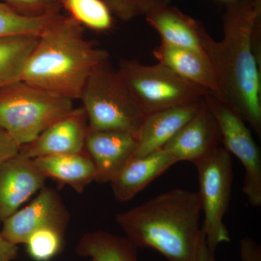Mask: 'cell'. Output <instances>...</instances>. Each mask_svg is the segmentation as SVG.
<instances>
[{"label":"cell","instance_id":"obj_1","mask_svg":"<svg viewBox=\"0 0 261 261\" xmlns=\"http://www.w3.org/2000/svg\"><path fill=\"white\" fill-rule=\"evenodd\" d=\"M223 35L216 41L207 31L202 47L217 80L220 99L261 135V0L228 2Z\"/></svg>","mask_w":261,"mask_h":261},{"label":"cell","instance_id":"obj_2","mask_svg":"<svg viewBox=\"0 0 261 261\" xmlns=\"http://www.w3.org/2000/svg\"><path fill=\"white\" fill-rule=\"evenodd\" d=\"M197 192L175 188L116 216L137 248H150L168 261H197L202 238Z\"/></svg>","mask_w":261,"mask_h":261},{"label":"cell","instance_id":"obj_3","mask_svg":"<svg viewBox=\"0 0 261 261\" xmlns=\"http://www.w3.org/2000/svg\"><path fill=\"white\" fill-rule=\"evenodd\" d=\"M110 55L84 36V27L61 15L39 36L22 80L71 100L80 99L89 75Z\"/></svg>","mask_w":261,"mask_h":261},{"label":"cell","instance_id":"obj_4","mask_svg":"<svg viewBox=\"0 0 261 261\" xmlns=\"http://www.w3.org/2000/svg\"><path fill=\"white\" fill-rule=\"evenodd\" d=\"M80 99L92 129L118 130L136 137L147 116L108 61L92 72Z\"/></svg>","mask_w":261,"mask_h":261},{"label":"cell","instance_id":"obj_5","mask_svg":"<svg viewBox=\"0 0 261 261\" xmlns=\"http://www.w3.org/2000/svg\"><path fill=\"white\" fill-rule=\"evenodd\" d=\"M73 108L71 99L23 80L0 89V127L20 147Z\"/></svg>","mask_w":261,"mask_h":261},{"label":"cell","instance_id":"obj_6","mask_svg":"<svg viewBox=\"0 0 261 261\" xmlns=\"http://www.w3.org/2000/svg\"><path fill=\"white\" fill-rule=\"evenodd\" d=\"M117 70L146 115L197 102L209 93L159 63L122 59Z\"/></svg>","mask_w":261,"mask_h":261},{"label":"cell","instance_id":"obj_7","mask_svg":"<svg viewBox=\"0 0 261 261\" xmlns=\"http://www.w3.org/2000/svg\"><path fill=\"white\" fill-rule=\"evenodd\" d=\"M195 166L200 185L197 193L204 213L202 230L207 247L216 252L220 244L231 241L224 219L232 188V158L224 147L219 146Z\"/></svg>","mask_w":261,"mask_h":261},{"label":"cell","instance_id":"obj_8","mask_svg":"<svg viewBox=\"0 0 261 261\" xmlns=\"http://www.w3.org/2000/svg\"><path fill=\"white\" fill-rule=\"evenodd\" d=\"M214 115L224 148L236 156L245 168L243 192L252 207L261 206L260 151L247 123L223 99L206 94L203 97Z\"/></svg>","mask_w":261,"mask_h":261},{"label":"cell","instance_id":"obj_9","mask_svg":"<svg viewBox=\"0 0 261 261\" xmlns=\"http://www.w3.org/2000/svg\"><path fill=\"white\" fill-rule=\"evenodd\" d=\"M69 219L70 215L58 192L44 187L28 205L2 223L0 233L10 243L21 245L39 228L54 227L65 231Z\"/></svg>","mask_w":261,"mask_h":261},{"label":"cell","instance_id":"obj_10","mask_svg":"<svg viewBox=\"0 0 261 261\" xmlns=\"http://www.w3.org/2000/svg\"><path fill=\"white\" fill-rule=\"evenodd\" d=\"M89 123L82 107L73 108L20 147L19 153L30 159L55 154L76 153L85 150Z\"/></svg>","mask_w":261,"mask_h":261},{"label":"cell","instance_id":"obj_11","mask_svg":"<svg viewBox=\"0 0 261 261\" xmlns=\"http://www.w3.org/2000/svg\"><path fill=\"white\" fill-rule=\"evenodd\" d=\"M46 178L33 159L20 153L0 165V223L40 191Z\"/></svg>","mask_w":261,"mask_h":261},{"label":"cell","instance_id":"obj_12","mask_svg":"<svg viewBox=\"0 0 261 261\" xmlns=\"http://www.w3.org/2000/svg\"><path fill=\"white\" fill-rule=\"evenodd\" d=\"M221 143L217 122L202 98L200 111L163 149L176 162L190 161L196 164L217 148Z\"/></svg>","mask_w":261,"mask_h":261},{"label":"cell","instance_id":"obj_13","mask_svg":"<svg viewBox=\"0 0 261 261\" xmlns=\"http://www.w3.org/2000/svg\"><path fill=\"white\" fill-rule=\"evenodd\" d=\"M136 148L137 139L132 134L118 130H95L89 127L85 151L95 166V181L111 183L133 157Z\"/></svg>","mask_w":261,"mask_h":261},{"label":"cell","instance_id":"obj_14","mask_svg":"<svg viewBox=\"0 0 261 261\" xmlns=\"http://www.w3.org/2000/svg\"><path fill=\"white\" fill-rule=\"evenodd\" d=\"M202 99L147 115L136 136L133 157H142L163 149L200 111Z\"/></svg>","mask_w":261,"mask_h":261},{"label":"cell","instance_id":"obj_15","mask_svg":"<svg viewBox=\"0 0 261 261\" xmlns=\"http://www.w3.org/2000/svg\"><path fill=\"white\" fill-rule=\"evenodd\" d=\"M176 163V160L163 149L142 157H132L111 182L116 200H132Z\"/></svg>","mask_w":261,"mask_h":261},{"label":"cell","instance_id":"obj_16","mask_svg":"<svg viewBox=\"0 0 261 261\" xmlns=\"http://www.w3.org/2000/svg\"><path fill=\"white\" fill-rule=\"evenodd\" d=\"M153 56L159 63L167 67L183 80L219 97L214 70L205 54L161 42L154 48Z\"/></svg>","mask_w":261,"mask_h":261},{"label":"cell","instance_id":"obj_17","mask_svg":"<svg viewBox=\"0 0 261 261\" xmlns=\"http://www.w3.org/2000/svg\"><path fill=\"white\" fill-rule=\"evenodd\" d=\"M147 23L159 33L161 42L205 54L202 37L205 29L174 7H163L145 16Z\"/></svg>","mask_w":261,"mask_h":261},{"label":"cell","instance_id":"obj_18","mask_svg":"<svg viewBox=\"0 0 261 261\" xmlns=\"http://www.w3.org/2000/svg\"><path fill=\"white\" fill-rule=\"evenodd\" d=\"M46 178L69 185L82 193L91 182L95 181L97 172L93 161L85 150L76 153L55 154L33 159Z\"/></svg>","mask_w":261,"mask_h":261},{"label":"cell","instance_id":"obj_19","mask_svg":"<svg viewBox=\"0 0 261 261\" xmlns=\"http://www.w3.org/2000/svg\"><path fill=\"white\" fill-rule=\"evenodd\" d=\"M75 253L92 261H139L137 247L126 237L104 231L84 233Z\"/></svg>","mask_w":261,"mask_h":261},{"label":"cell","instance_id":"obj_20","mask_svg":"<svg viewBox=\"0 0 261 261\" xmlns=\"http://www.w3.org/2000/svg\"><path fill=\"white\" fill-rule=\"evenodd\" d=\"M39 36L15 34L0 37V89L22 80L24 68Z\"/></svg>","mask_w":261,"mask_h":261},{"label":"cell","instance_id":"obj_21","mask_svg":"<svg viewBox=\"0 0 261 261\" xmlns=\"http://www.w3.org/2000/svg\"><path fill=\"white\" fill-rule=\"evenodd\" d=\"M63 9L82 27L95 32L113 28V15L101 0H63Z\"/></svg>","mask_w":261,"mask_h":261},{"label":"cell","instance_id":"obj_22","mask_svg":"<svg viewBox=\"0 0 261 261\" xmlns=\"http://www.w3.org/2000/svg\"><path fill=\"white\" fill-rule=\"evenodd\" d=\"M65 232L54 227L34 231L24 243L29 257L34 261H50L63 250Z\"/></svg>","mask_w":261,"mask_h":261},{"label":"cell","instance_id":"obj_23","mask_svg":"<svg viewBox=\"0 0 261 261\" xmlns=\"http://www.w3.org/2000/svg\"><path fill=\"white\" fill-rule=\"evenodd\" d=\"M61 15L44 18H29L18 14L8 5L0 2V37L15 34L39 36Z\"/></svg>","mask_w":261,"mask_h":261},{"label":"cell","instance_id":"obj_24","mask_svg":"<svg viewBox=\"0 0 261 261\" xmlns=\"http://www.w3.org/2000/svg\"><path fill=\"white\" fill-rule=\"evenodd\" d=\"M113 15L127 22L147 16L154 10L169 5L171 0H101Z\"/></svg>","mask_w":261,"mask_h":261},{"label":"cell","instance_id":"obj_25","mask_svg":"<svg viewBox=\"0 0 261 261\" xmlns=\"http://www.w3.org/2000/svg\"><path fill=\"white\" fill-rule=\"evenodd\" d=\"M15 13L29 18L61 15L63 0H0Z\"/></svg>","mask_w":261,"mask_h":261},{"label":"cell","instance_id":"obj_26","mask_svg":"<svg viewBox=\"0 0 261 261\" xmlns=\"http://www.w3.org/2000/svg\"><path fill=\"white\" fill-rule=\"evenodd\" d=\"M20 146L0 127V165L20 152Z\"/></svg>","mask_w":261,"mask_h":261},{"label":"cell","instance_id":"obj_27","mask_svg":"<svg viewBox=\"0 0 261 261\" xmlns=\"http://www.w3.org/2000/svg\"><path fill=\"white\" fill-rule=\"evenodd\" d=\"M240 255L242 261H261V247L256 241L245 237L240 242Z\"/></svg>","mask_w":261,"mask_h":261},{"label":"cell","instance_id":"obj_28","mask_svg":"<svg viewBox=\"0 0 261 261\" xmlns=\"http://www.w3.org/2000/svg\"><path fill=\"white\" fill-rule=\"evenodd\" d=\"M18 253V245L10 243L0 233V261L14 260Z\"/></svg>","mask_w":261,"mask_h":261},{"label":"cell","instance_id":"obj_29","mask_svg":"<svg viewBox=\"0 0 261 261\" xmlns=\"http://www.w3.org/2000/svg\"><path fill=\"white\" fill-rule=\"evenodd\" d=\"M215 252H216L210 250L209 247H207L205 236L204 234L203 231H202L200 247H199L197 261H217L216 260V256H215Z\"/></svg>","mask_w":261,"mask_h":261},{"label":"cell","instance_id":"obj_30","mask_svg":"<svg viewBox=\"0 0 261 261\" xmlns=\"http://www.w3.org/2000/svg\"><path fill=\"white\" fill-rule=\"evenodd\" d=\"M224 1H226L227 3H228V2L232 1V0H224Z\"/></svg>","mask_w":261,"mask_h":261}]
</instances>
